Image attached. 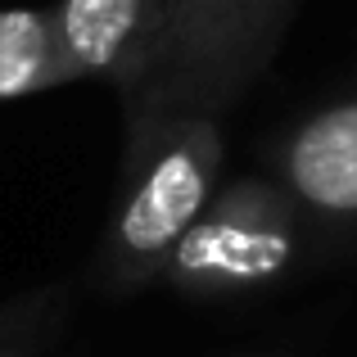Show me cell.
Wrapping results in <instances>:
<instances>
[{
	"label": "cell",
	"mask_w": 357,
	"mask_h": 357,
	"mask_svg": "<svg viewBox=\"0 0 357 357\" xmlns=\"http://www.w3.org/2000/svg\"><path fill=\"white\" fill-rule=\"evenodd\" d=\"M222 122L158 118L122 127V190L96 249V280L109 294L158 285L167 253L222 185Z\"/></svg>",
	"instance_id": "obj_2"
},
{
	"label": "cell",
	"mask_w": 357,
	"mask_h": 357,
	"mask_svg": "<svg viewBox=\"0 0 357 357\" xmlns=\"http://www.w3.org/2000/svg\"><path fill=\"white\" fill-rule=\"evenodd\" d=\"M262 176L307 213L326 253L357 244V68L271 136Z\"/></svg>",
	"instance_id": "obj_4"
},
{
	"label": "cell",
	"mask_w": 357,
	"mask_h": 357,
	"mask_svg": "<svg viewBox=\"0 0 357 357\" xmlns=\"http://www.w3.org/2000/svg\"><path fill=\"white\" fill-rule=\"evenodd\" d=\"M303 0H158L136 63L118 82L122 127L222 122L262 82Z\"/></svg>",
	"instance_id": "obj_1"
},
{
	"label": "cell",
	"mask_w": 357,
	"mask_h": 357,
	"mask_svg": "<svg viewBox=\"0 0 357 357\" xmlns=\"http://www.w3.org/2000/svg\"><path fill=\"white\" fill-rule=\"evenodd\" d=\"M77 289L68 280L18 289L0 303V357H50L63 340Z\"/></svg>",
	"instance_id": "obj_7"
},
{
	"label": "cell",
	"mask_w": 357,
	"mask_h": 357,
	"mask_svg": "<svg viewBox=\"0 0 357 357\" xmlns=\"http://www.w3.org/2000/svg\"><path fill=\"white\" fill-rule=\"evenodd\" d=\"M222 357H285V349H236V353H222Z\"/></svg>",
	"instance_id": "obj_8"
},
{
	"label": "cell",
	"mask_w": 357,
	"mask_h": 357,
	"mask_svg": "<svg viewBox=\"0 0 357 357\" xmlns=\"http://www.w3.org/2000/svg\"><path fill=\"white\" fill-rule=\"evenodd\" d=\"M73 68L63 59L59 27L50 5L0 9V100H23L36 91L73 86Z\"/></svg>",
	"instance_id": "obj_6"
},
{
	"label": "cell",
	"mask_w": 357,
	"mask_h": 357,
	"mask_svg": "<svg viewBox=\"0 0 357 357\" xmlns=\"http://www.w3.org/2000/svg\"><path fill=\"white\" fill-rule=\"evenodd\" d=\"M50 9L73 77L118 86L136 63L158 0H54Z\"/></svg>",
	"instance_id": "obj_5"
},
{
	"label": "cell",
	"mask_w": 357,
	"mask_h": 357,
	"mask_svg": "<svg viewBox=\"0 0 357 357\" xmlns=\"http://www.w3.org/2000/svg\"><path fill=\"white\" fill-rule=\"evenodd\" d=\"M321 253L307 213L271 176L249 172L213 190L167 253L158 285L195 303H240L285 285Z\"/></svg>",
	"instance_id": "obj_3"
}]
</instances>
